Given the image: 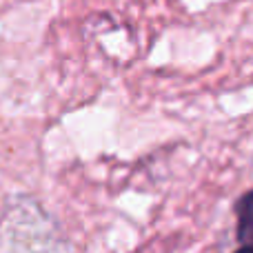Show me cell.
I'll return each instance as SVG.
<instances>
[{"label":"cell","mask_w":253,"mask_h":253,"mask_svg":"<svg viewBox=\"0 0 253 253\" xmlns=\"http://www.w3.org/2000/svg\"><path fill=\"white\" fill-rule=\"evenodd\" d=\"M236 238L238 249L233 253H253V189L236 202Z\"/></svg>","instance_id":"6da1fadb"}]
</instances>
